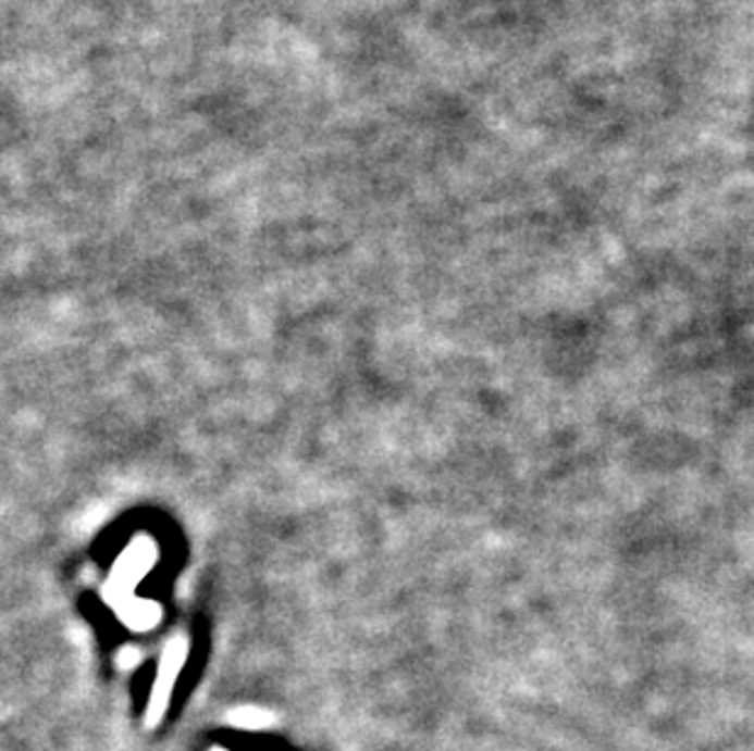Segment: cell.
Masks as SVG:
<instances>
[{"label": "cell", "mask_w": 754, "mask_h": 751, "mask_svg": "<svg viewBox=\"0 0 754 751\" xmlns=\"http://www.w3.org/2000/svg\"><path fill=\"white\" fill-rule=\"evenodd\" d=\"M127 610H135V615H129L125 617V623L127 625H133V627H152L157 619H159V608L152 605V603H129V605H123Z\"/></svg>", "instance_id": "3957f363"}, {"label": "cell", "mask_w": 754, "mask_h": 751, "mask_svg": "<svg viewBox=\"0 0 754 751\" xmlns=\"http://www.w3.org/2000/svg\"><path fill=\"white\" fill-rule=\"evenodd\" d=\"M186 659V642L184 639H174L166 647V654L162 659V674H159V680L154 686V696H152V705H149V723H157L159 717L164 713L169 690L174 686V680L178 676V668L184 664Z\"/></svg>", "instance_id": "7a4b0ae2"}, {"label": "cell", "mask_w": 754, "mask_h": 751, "mask_svg": "<svg viewBox=\"0 0 754 751\" xmlns=\"http://www.w3.org/2000/svg\"><path fill=\"white\" fill-rule=\"evenodd\" d=\"M233 723L239 727H247V729H259V727L269 725V715L261 713V710H243V713L233 715Z\"/></svg>", "instance_id": "277c9868"}, {"label": "cell", "mask_w": 754, "mask_h": 751, "mask_svg": "<svg viewBox=\"0 0 754 751\" xmlns=\"http://www.w3.org/2000/svg\"><path fill=\"white\" fill-rule=\"evenodd\" d=\"M157 549L149 542H137L127 549V554L120 559L118 566L113 568V578L106 586V598L113 605H125V598L139 578L147 574V568L154 564Z\"/></svg>", "instance_id": "6da1fadb"}]
</instances>
